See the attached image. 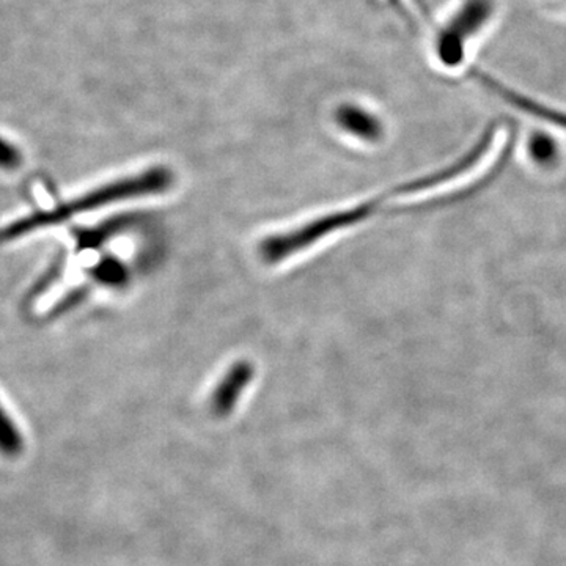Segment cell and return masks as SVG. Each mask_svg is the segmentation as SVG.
<instances>
[{"label": "cell", "mask_w": 566, "mask_h": 566, "mask_svg": "<svg viewBox=\"0 0 566 566\" xmlns=\"http://www.w3.org/2000/svg\"><path fill=\"white\" fill-rule=\"evenodd\" d=\"M21 163V155L10 142L0 137V167L2 169H14Z\"/></svg>", "instance_id": "cell-9"}, {"label": "cell", "mask_w": 566, "mask_h": 566, "mask_svg": "<svg viewBox=\"0 0 566 566\" xmlns=\"http://www.w3.org/2000/svg\"><path fill=\"white\" fill-rule=\"evenodd\" d=\"M493 137L494 128H488L474 147L465 153L463 158L453 163L452 166L438 170V172L427 175V177L405 182V185L397 186V188L389 189V191L375 197V199L368 200V202L356 205V207H354V212H356L357 221H367L370 216H374L375 212L381 208V205L385 203L386 200L394 199V197L398 196H408V193L424 191V189L433 188V186L453 180V178L468 172V170L472 169V167L482 159V156L485 155L488 147H490L491 142H493Z\"/></svg>", "instance_id": "cell-3"}, {"label": "cell", "mask_w": 566, "mask_h": 566, "mask_svg": "<svg viewBox=\"0 0 566 566\" xmlns=\"http://www.w3.org/2000/svg\"><path fill=\"white\" fill-rule=\"evenodd\" d=\"M493 13L494 0H464L436 40V54L442 65L458 66L463 62L465 44L485 28Z\"/></svg>", "instance_id": "cell-2"}, {"label": "cell", "mask_w": 566, "mask_h": 566, "mask_svg": "<svg viewBox=\"0 0 566 566\" xmlns=\"http://www.w3.org/2000/svg\"><path fill=\"white\" fill-rule=\"evenodd\" d=\"M471 74L476 81L482 82L483 87L493 92L495 96L504 99L505 103L512 104L516 109L526 112L527 115L539 118V120L553 123V125L558 126V128L566 129V112L553 109V107H547L545 104L536 103L535 99L527 98V96L521 95V93L506 87L502 82L491 77L490 74L483 73L482 70H472Z\"/></svg>", "instance_id": "cell-4"}, {"label": "cell", "mask_w": 566, "mask_h": 566, "mask_svg": "<svg viewBox=\"0 0 566 566\" xmlns=\"http://www.w3.org/2000/svg\"><path fill=\"white\" fill-rule=\"evenodd\" d=\"M252 367L251 364L241 363L234 364L232 370L226 376V379L218 387L216 392L214 403L218 408L227 409L233 405L238 395L243 392L245 385L251 381Z\"/></svg>", "instance_id": "cell-6"}, {"label": "cell", "mask_w": 566, "mask_h": 566, "mask_svg": "<svg viewBox=\"0 0 566 566\" xmlns=\"http://www.w3.org/2000/svg\"><path fill=\"white\" fill-rule=\"evenodd\" d=\"M22 447L24 442L17 423L0 405V453L10 458L18 457L22 452Z\"/></svg>", "instance_id": "cell-7"}, {"label": "cell", "mask_w": 566, "mask_h": 566, "mask_svg": "<svg viewBox=\"0 0 566 566\" xmlns=\"http://www.w3.org/2000/svg\"><path fill=\"white\" fill-rule=\"evenodd\" d=\"M335 120H337L342 129L353 134V136L359 137V139L368 142L381 139V120L375 117L371 112L363 109V107L346 104V106H342L340 109L337 111Z\"/></svg>", "instance_id": "cell-5"}, {"label": "cell", "mask_w": 566, "mask_h": 566, "mask_svg": "<svg viewBox=\"0 0 566 566\" xmlns=\"http://www.w3.org/2000/svg\"><path fill=\"white\" fill-rule=\"evenodd\" d=\"M172 185V170L163 166L153 167V169L132 175V177L120 178V180L106 182L99 188L81 193V196L65 200V202L48 208V210L31 212L24 218H18L6 223V226L0 227V244L13 243V241L40 232V230L69 222L70 219L84 214V212L99 210V208L109 207V205L122 202V200L158 196V193L169 191Z\"/></svg>", "instance_id": "cell-1"}, {"label": "cell", "mask_w": 566, "mask_h": 566, "mask_svg": "<svg viewBox=\"0 0 566 566\" xmlns=\"http://www.w3.org/2000/svg\"><path fill=\"white\" fill-rule=\"evenodd\" d=\"M531 153L538 164H551L557 155V147L551 137L545 134H536L534 140L531 142Z\"/></svg>", "instance_id": "cell-8"}]
</instances>
